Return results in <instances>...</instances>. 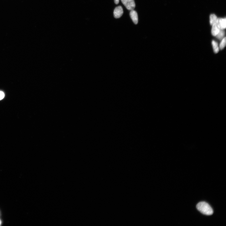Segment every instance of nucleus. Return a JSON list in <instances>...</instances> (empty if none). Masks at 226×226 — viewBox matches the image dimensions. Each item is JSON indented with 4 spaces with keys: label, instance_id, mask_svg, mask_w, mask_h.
I'll return each mask as SVG.
<instances>
[{
    "label": "nucleus",
    "instance_id": "nucleus-1",
    "mask_svg": "<svg viewBox=\"0 0 226 226\" xmlns=\"http://www.w3.org/2000/svg\"><path fill=\"white\" fill-rule=\"evenodd\" d=\"M197 208L202 214L207 216H210L213 213V210L211 206L205 202H200L197 205Z\"/></svg>",
    "mask_w": 226,
    "mask_h": 226
},
{
    "label": "nucleus",
    "instance_id": "nucleus-2",
    "mask_svg": "<svg viewBox=\"0 0 226 226\" xmlns=\"http://www.w3.org/2000/svg\"><path fill=\"white\" fill-rule=\"evenodd\" d=\"M123 4L128 10H134L135 7L134 0H121Z\"/></svg>",
    "mask_w": 226,
    "mask_h": 226
},
{
    "label": "nucleus",
    "instance_id": "nucleus-3",
    "mask_svg": "<svg viewBox=\"0 0 226 226\" xmlns=\"http://www.w3.org/2000/svg\"><path fill=\"white\" fill-rule=\"evenodd\" d=\"M123 13L122 7L120 6L117 7L115 8L114 11V17L116 19L119 18L122 16Z\"/></svg>",
    "mask_w": 226,
    "mask_h": 226
},
{
    "label": "nucleus",
    "instance_id": "nucleus-4",
    "mask_svg": "<svg viewBox=\"0 0 226 226\" xmlns=\"http://www.w3.org/2000/svg\"><path fill=\"white\" fill-rule=\"evenodd\" d=\"M216 24L220 30L225 29L226 27V19L218 18Z\"/></svg>",
    "mask_w": 226,
    "mask_h": 226
},
{
    "label": "nucleus",
    "instance_id": "nucleus-5",
    "mask_svg": "<svg viewBox=\"0 0 226 226\" xmlns=\"http://www.w3.org/2000/svg\"><path fill=\"white\" fill-rule=\"evenodd\" d=\"M130 16L134 24L135 25L137 24L138 22V18L137 12L134 10H131Z\"/></svg>",
    "mask_w": 226,
    "mask_h": 226
},
{
    "label": "nucleus",
    "instance_id": "nucleus-6",
    "mask_svg": "<svg viewBox=\"0 0 226 226\" xmlns=\"http://www.w3.org/2000/svg\"><path fill=\"white\" fill-rule=\"evenodd\" d=\"M212 26L211 29L212 34L213 36H216L219 32L220 29L218 28L216 24H214Z\"/></svg>",
    "mask_w": 226,
    "mask_h": 226
},
{
    "label": "nucleus",
    "instance_id": "nucleus-7",
    "mask_svg": "<svg viewBox=\"0 0 226 226\" xmlns=\"http://www.w3.org/2000/svg\"><path fill=\"white\" fill-rule=\"evenodd\" d=\"M212 44L214 53H217L219 52L220 48L217 42L213 40L212 42Z\"/></svg>",
    "mask_w": 226,
    "mask_h": 226
},
{
    "label": "nucleus",
    "instance_id": "nucleus-8",
    "mask_svg": "<svg viewBox=\"0 0 226 226\" xmlns=\"http://www.w3.org/2000/svg\"><path fill=\"white\" fill-rule=\"evenodd\" d=\"M217 18L216 15L214 14H211L210 16V24L212 26L216 24L217 20Z\"/></svg>",
    "mask_w": 226,
    "mask_h": 226
},
{
    "label": "nucleus",
    "instance_id": "nucleus-9",
    "mask_svg": "<svg viewBox=\"0 0 226 226\" xmlns=\"http://www.w3.org/2000/svg\"><path fill=\"white\" fill-rule=\"evenodd\" d=\"M225 32L224 30H220L219 32L216 36L220 40H222L225 37Z\"/></svg>",
    "mask_w": 226,
    "mask_h": 226
},
{
    "label": "nucleus",
    "instance_id": "nucleus-10",
    "mask_svg": "<svg viewBox=\"0 0 226 226\" xmlns=\"http://www.w3.org/2000/svg\"><path fill=\"white\" fill-rule=\"evenodd\" d=\"M226 44V37H225L221 40V42L219 45L220 49V50L223 49L225 47Z\"/></svg>",
    "mask_w": 226,
    "mask_h": 226
},
{
    "label": "nucleus",
    "instance_id": "nucleus-11",
    "mask_svg": "<svg viewBox=\"0 0 226 226\" xmlns=\"http://www.w3.org/2000/svg\"><path fill=\"white\" fill-rule=\"evenodd\" d=\"M4 97V93L3 92L0 91V100L3 99Z\"/></svg>",
    "mask_w": 226,
    "mask_h": 226
},
{
    "label": "nucleus",
    "instance_id": "nucleus-12",
    "mask_svg": "<svg viewBox=\"0 0 226 226\" xmlns=\"http://www.w3.org/2000/svg\"><path fill=\"white\" fill-rule=\"evenodd\" d=\"M115 3L116 5L118 4L119 3V0H114Z\"/></svg>",
    "mask_w": 226,
    "mask_h": 226
},
{
    "label": "nucleus",
    "instance_id": "nucleus-13",
    "mask_svg": "<svg viewBox=\"0 0 226 226\" xmlns=\"http://www.w3.org/2000/svg\"><path fill=\"white\" fill-rule=\"evenodd\" d=\"M1 220H0V225H1Z\"/></svg>",
    "mask_w": 226,
    "mask_h": 226
}]
</instances>
